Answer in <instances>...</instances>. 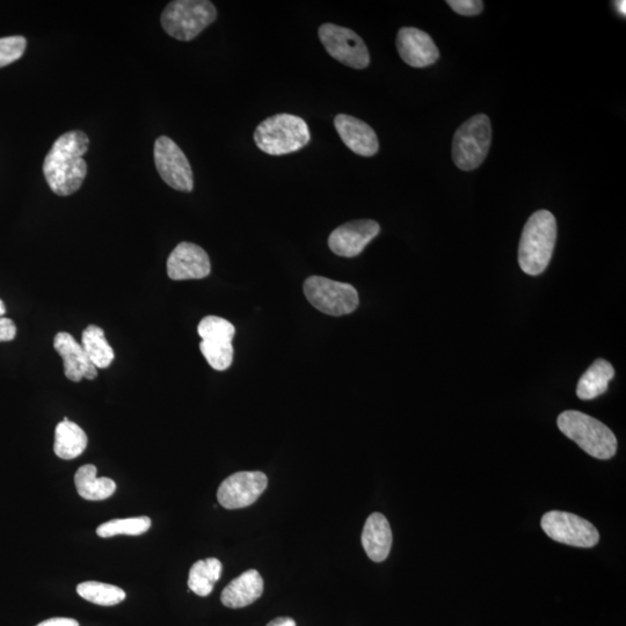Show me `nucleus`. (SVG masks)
<instances>
[{
    "label": "nucleus",
    "mask_w": 626,
    "mask_h": 626,
    "mask_svg": "<svg viewBox=\"0 0 626 626\" xmlns=\"http://www.w3.org/2000/svg\"><path fill=\"white\" fill-rule=\"evenodd\" d=\"M557 242V222L548 210H538L524 225L519 264L528 275H540L550 264Z\"/></svg>",
    "instance_id": "obj_2"
},
{
    "label": "nucleus",
    "mask_w": 626,
    "mask_h": 626,
    "mask_svg": "<svg viewBox=\"0 0 626 626\" xmlns=\"http://www.w3.org/2000/svg\"><path fill=\"white\" fill-rule=\"evenodd\" d=\"M89 145V137L83 131H70L58 137L43 163V174L55 194L69 196L82 187L87 174L83 157Z\"/></svg>",
    "instance_id": "obj_1"
},
{
    "label": "nucleus",
    "mask_w": 626,
    "mask_h": 626,
    "mask_svg": "<svg viewBox=\"0 0 626 626\" xmlns=\"http://www.w3.org/2000/svg\"><path fill=\"white\" fill-rule=\"evenodd\" d=\"M155 164L159 176L179 192H192L194 177L183 150L170 137L160 136L155 143Z\"/></svg>",
    "instance_id": "obj_10"
},
{
    "label": "nucleus",
    "mask_w": 626,
    "mask_h": 626,
    "mask_svg": "<svg viewBox=\"0 0 626 626\" xmlns=\"http://www.w3.org/2000/svg\"><path fill=\"white\" fill-rule=\"evenodd\" d=\"M310 140L307 122L291 114L271 116L262 121L254 133L257 147L271 156L294 154L307 147Z\"/></svg>",
    "instance_id": "obj_3"
},
{
    "label": "nucleus",
    "mask_w": 626,
    "mask_h": 626,
    "mask_svg": "<svg viewBox=\"0 0 626 626\" xmlns=\"http://www.w3.org/2000/svg\"><path fill=\"white\" fill-rule=\"evenodd\" d=\"M6 313V307L2 300H0V317H4Z\"/></svg>",
    "instance_id": "obj_34"
},
{
    "label": "nucleus",
    "mask_w": 626,
    "mask_h": 626,
    "mask_svg": "<svg viewBox=\"0 0 626 626\" xmlns=\"http://www.w3.org/2000/svg\"><path fill=\"white\" fill-rule=\"evenodd\" d=\"M198 333L202 340L232 342L236 329L227 319L208 316L201 320Z\"/></svg>",
    "instance_id": "obj_27"
},
{
    "label": "nucleus",
    "mask_w": 626,
    "mask_h": 626,
    "mask_svg": "<svg viewBox=\"0 0 626 626\" xmlns=\"http://www.w3.org/2000/svg\"><path fill=\"white\" fill-rule=\"evenodd\" d=\"M267 626H296V622L293 618L289 617H279L275 618L271 623H268Z\"/></svg>",
    "instance_id": "obj_32"
},
{
    "label": "nucleus",
    "mask_w": 626,
    "mask_h": 626,
    "mask_svg": "<svg viewBox=\"0 0 626 626\" xmlns=\"http://www.w3.org/2000/svg\"><path fill=\"white\" fill-rule=\"evenodd\" d=\"M447 4L456 13L465 17L478 16L484 9V4L480 0H448Z\"/></svg>",
    "instance_id": "obj_29"
},
{
    "label": "nucleus",
    "mask_w": 626,
    "mask_h": 626,
    "mask_svg": "<svg viewBox=\"0 0 626 626\" xmlns=\"http://www.w3.org/2000/svg\"><path fill=\"white\" fill-rule=\"evenodd\" d=\"M615 369L611 363L600 359L596 360L578 383L577 395L582 400H592L603 395L608 390L610 381H613Z\"/></svg>",
    "instance_id": "obj_21"
},
{
    "label": "nucleus",
    "mask_w": 626,
    "mask_h": 626,
    "mask_svg": "<svg viewBox=\"0 0 626 626\" xmlns=\"http://www.w3.org/2000/svg\"><path fill=\"white\" fill-rule=\"evenodd\" d=\"M216 18V7L207 0H177L166 6L160 21L172 38L187 42L205 31Z\"/></svg>",
    "instance_id": "obj_5"
},
{
    "label": "nucleus",
    "mask_w": 626,
    "mask_h": 626,
    "mask_svg": "<svg viewBox=\"0 0 626 626\" xmlns=\"http://www.w3.org/2000/svg\"><path fill=\"white\" fill-rule=\"evenodd\" d=\"M210 272L207 252L192 243H180L167 259V275L174 281L205 279Z\"/></svg>",
    "instance_id": "obj_13"
},
{
    "label": "nucleus",
    "mask_w": 626,
    "mask_h": 626,
    "mask_svg": "<svg viewBox=\"0 0 626 626\" xmlns=\"http://www.w3.org/2000/svg\"><path fill=\"white\" fill-rule=\"evenodd\" d=\"M361 540L363 549L373 562H384L392 547V531L388 519L381 513L371 514L363 528Z\"/></svg>",
    "instance_id": "obj_17"
},
{
    "label": "nucleus",
    "mask_w": 626,
    "mask_h": 626,
    "mask_svg": "<svg viewBox=\"0 0 626 626\" xmlns=\"http://www.w3.org/2000/svg\"><path fill=\"white\" fill-rule=\"evenodd\" d=\"M85 353L97 369H106L112 365L115 354L105 338L103 329L90 325L82 334V344Z\"/></svg>",
    "instance_id": "obj_23"
},
{
    "label": "nucleus",
    "mask_w": 626,
    "mask_h": 626,
    "mask_svg": "<svg viewBox=\"0 0 626 626\" xmlns=\"http://www.w3.org/2000/svg\"><path fill=\"white\" fill-rule=\"evenodd\" d=\"M223 566L217 558L199 560L189 571L188 587L199 596H208L213 592L215 584L221 579Z\"/></svg>",
    "instance_id": "obj_22"
},
{
    "label": "nucleus",
    "mask_w": 626,
    "mask_h": 626,
    "mask_svg": "<svg viewBox=\"0 0 626 626\" xmlns=\"http://www.w3.org/2000/svg\"><path fill=\"white\" fill-rule=\"evenodd\" d=\"M338 134L354 154L362 157H373L380 150V143L375 130L354 116L339 114L334 119Z\"/></svg>",
    "instance_id": "obj_16"
},
{
    "label": "nucleus",
    "mask_w": 626,
    "mask_h": 626,
    "mask_svg": "<svg viewBox=\"0 0 626 626\" xmlns=\"http://www.w3.org/2000/svg\"><path fill=\"white\" fill-rule=\"evenodd\" d=\"M17 337V326L12 319L0 317V342L12 341Z\"/></svg>",
    "instance_id": "obj_30"
},
{
    "label": "nucleus",
    "mask_w": 626,
    "mask_h": 626,
    "mask_svg": "<svg viewBox=\"0 0 626 626\" xmlns=\"http://www.w3.org/2000/svg\"><path fill=\"white\" fill-rule=\"evenodd\" d=\"M36 626H80V625L76 620H72V618L57 617V618H50V620L41 622L40 624Z\"/></svg>",
    "instance_id": "obj_31"
},
{
    "label": "nucleus",
    "mask_w": 626,
    "mask_h": 626,
    "mask_svg": "<svg viewBox=\"0 0 626 626\" xmlns=\"http://www.w3.org/2000/svg\"><path fill=\"white\" fill-rule=\"evenodd\" d=\"M615 7L618 11V13L621 14V16H623V18H625L626 16V2L625 0H620V2H615Z\"/></svg>",
    "instance_id": "obj_33"
},
{
    "label": "nucleus",
    "mask_w": 626,
    "mask_h": 626,
    "mask_svg": "<svg viewBox=\"0 0 626 626\" xmlns=\"http://www.w3.org/2000/svg\"><path fill=\"white\" fill-rule=\"evenodd\" d=\"M97 468L92 464L83 465L75 476L76 489L80 497L90 501L111 498L116 491L114 480L97 477Z\"/></svg>",
    "instance_id": "obj_20"
},
{
    "label": "nucleus",
    "mask_w": 626,
    "mask_h": 626,
    "mask_svg": "<svg viewBox=\"0 0 626 626\" xmlns=\"http://www.w3.org/2000/svg\"><path fill=\"white\" fill-rule=\"evenodd\" d=\"M318 35L326 52L334 60L356 70L368 68L370 64L369 50L365 41L352 29L334 24H324L319 27Z\"/></svg>",
    "instance_id": "obj_9"
},
{
    "label": "nucleus",
    "mask_w": 626,
    "mask_h": 626,
    "mask_svg": "<svg viewBox=\"0 0 626 626\" xmlns=\"http://www.w3.org/2000/svg\"><path fill=\"white\" fill-rule=\"evenodd\" d=\"M304 294L312 307L329 316L349 315L359 307L358 290L323 276H310L304 282Z\"/></svg>",
    "instance_id": "obj_7"
},
{
    "label": "nucleus",
    "mask_w": 626,
    "mask_h": 626,
    "mask_svg": "<svg viewBox=\"0 0 626 626\" xmlns=\"http://www.w3.org/2000/svg\"><path fill=\"white\" fill-rule=\"evenodd\" d=\"M492 143L489 116H472L457 129L453 141V160L458 169L472 171L483 164Z\"/></svg>",
    "instance_id": "obj_6"
},
{
    "label": "nucleus",
    "mask_w": 626,
    "mask_h": 626,
    "mask_svg": "<svg viewBox=\"0 0 626 626\" xmlns=\"http://www.w3.org/2000/svg\"><path fill=\"white\" fill-rule=\"evenodd\" d=\"M27 42L24 36H9L0 39V68L19 60L24 55Z\"/></svg>",
    "instance_id": "obj_28"
},
{
    "label": "nucleus",
    "mask_w": 626,
    "mask_h": 626,
    "mask_svg": "<svg viewBox=\"0 0 626 626\" xmlns=\"http://www.w3.org/2000/svg\"><path fill=\"white\" fill-rule=\"evenodd\" d=\"M268 486V478L261 471H240L221 484L217 491L220 505L227 509L249 507L256 502Z\"/></svg>",
    "instance_id": "obj_11"
},
{
    "label": "nucleus",
    "mask_w": 626,
    "mask_h": 626,
    "mask_svg": "<svg viewBox=\"0 0 626 626\" xmlns=\"http://www.w3.org/2000/svg\"><path fill=\"white\" fill-rule=\"evenodd\" d=\"M541 526L551 540L570 547L589 549L600 541L599 531L591 522L571 513L548 512L543 515Z\"/></svg>",
    "instance_id": "obj_8"
},
{
    "label": "nucleus",
    "mask_w": 626,
    "mask_h": 626,
    "mask_svg": "<svg viewBox=\"0 0 626 626\" xmlns=\"http://www.w3.org/2000/svg\"><path fill=\"white\" fill-rule=\"evenodd\" d=\"M87 435L75 422L64 418L55 431V454L62 460H75L87 447Z\"/></svg>",
    "instance_id": "obj_19"
},
{
    "label": "nucleus",
    "mask_w": 626,
    "mask_h": 626,
    "mask_svg": "<svg viewBox=\"0 0 626 626\" xmlns=\"http://www.w3.org/2000/svg\"><path fill=\"white\" fill-rule=\"evenodd\" d=\"M264 593V579L256 570L240 574L224 588L221 601L225 607L239 609L250 606Z\"/></svg>",
    "instance_id": "obj_18"
},
{
    "label": "nucleus",
    "mask_w": 626,
    "mask_h": 626,
    "mask_svg": "<svg viewBox=\"0 0 626 626\" xmlns=\"http://www.w3.org/2000/svg\"><path fill=\"white\" fill-rule=\"evenodd\" d=\"M77 593L84 600L104 607L116 606L127 598L126 592L120 587L98 581H86L79 584Z\"/></svg>",
    "instance_id": "obj_24"
},
{
    "label": "nucleus",
    "mask_w": 626,
    "mask_h": 626,
    "mask_svg": "<svg viewBox=\"0 0 626 626\" xmlns=\"http://www.w3.org/2000/svg\"><path fill=\"white\" fill-rule=\"evenodd\" d=\"M400 57L412 68H427L439 60L440 52L426 32L414 27H404L397 35Z\"/></svg>",
    "instance_id": "obj_14"
},
{
    "label": "nucleus",
    "mask_w": 626,
    "mask_h": 626,
    "mask_svg": "<svg viewBox=\"0 0 626 626\" xmlns=\"http://www.w3.org/2000/svg\"><path fill=\"white\" fill-rule=\"evenodd\" d=\"M200 349L209 366L215 370H227L231 367L232 361H234V346H232V342L202 340Z\"/></svg>",
    "instance_id": "obj_26"
},
{
    "label": "nucleus",
    "mask_w": 626,
    "mask_h": 626,
    "mask_svg": "<svg viewBox=\"0 0 626 626\" xmlns=\"http://www.w3.org/2000/svg\"><path fill=\"white\" fill-rule=\"evenodd\" d=\"M562 433L598 460H610L616 455L617 439L610 428L598 419L579 411H566L557 420Z\"/></svg>",
    "instance_id": "obj_4"
},
{
    "label": "nucleus",
    "mask_w": 626,
    "mask_h": 626,
    "mask_svg": "<svg viewBox=\"0 0 626 626\" xmlns=\"http://www.w3.org/2000/svg\"><path fill=\"white\" fill-rule=\"evenodd\" d=\"M380 232V224L375 221L348 222L332 232L329 247L339 257H358Z\"/></svg>",
    "instance_id": "obj_12"
},
{
    "label": "nucleus",
    "mask_w": 626,
    "mask_h": 626,
    "mask_svg": "<svg viewBox=\"0 0 626 626\" xmlns=\"http://www.w3.org/2000/svg\"><path fill=\"white\" fill-rule=\"evenodd\" d=\"M54 348L63 360L64 374L72 382L93 381L98 376L82 345L70 333L60 332L54 338Z\"/></svg>",
    "instance_id": "obj_15"
},
{
    "label": "nucleus",
    "mask_w": 626,
    "mask_h": 626,
    "mask_svg": "<svg viewBox=\"0 0 626 626\" xmlns=\"http://www.w3.org/2000/svg\"><path fill=\"white\" fill-rule=\"evenodd\" d=\"M150 527L151 520L147 516H141V518L108 521L97 528V534L101 538L119 535L140 536L147 533Z\"/></svg>",
    "instance_id": "obj_25"
}]
</instances>
